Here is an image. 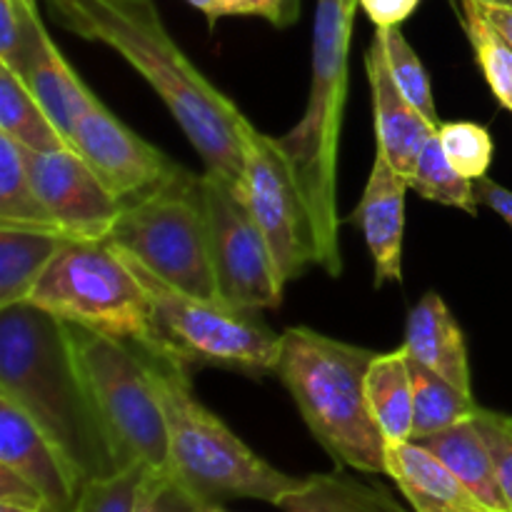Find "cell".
I'll return each mask as SVG.
<instances>
[{
    "label": "cell",
    "mask_w": 512,
    "mask_h": 512,
    "mask_svg": "<svg viewBox=\"0 0 512 512\" xmlns=\"http://www.w3.org/2000/svg\"><path fill=\"white\" fill-rule=\"evenodd\" d=\"M200 185L208 208L220 300L255 313L278 308L283 303L285 280L263 230L250 215L238 188L210 173L200 175Z\"/></svg>",
    "instance_id": "8fae6325"
},
{
    "label": "cell",
    "mask_w": 512,
    "mask_h": 512,
    "mask_svg": "<svg viewBox=\"0 0 512 512\" xmlns=\"http://www.w3.org/2000/svg\"><path fill=\"white\" fill-rule=\"evenodd\" d=\"M408 368L410 380H413V440L453 428L478 413L480 405L475 403L473 395L455 388L453 383L420 365L410 355Z\"/></svg>",
    "instance_id": "484cf974"
},
{
    "label": "cell",
    "mask_w": 512,
    "mask_h": 512,
    "mask_svg": "<svg viewBox=\"0 0 512 512\" xmlns=\"http://www.w3.org/2000/svg\"><path fill=\"white\" fill-rule=\"evenodd\" d=\"M0 395L48 435L80 488L118 473L63 320L33 303L0 310Z\"/></svg>",
    "instance_id": "7a4b0ae2"
},
{
    "label": "cell",
    "mask_w": 512,
    "mask_h": 512,
    "mask_svg": "<svg viewBox=\"0 0 512 512\" xmlns=\"http://www.w3.org/2000/svg\"><path fill=\"white\" fill-rule=\"evenodd\" d=\"M128 260L153 308L155 348L148 350L173 355L185 365L228 368L250 378L275 375L280 333H275L260 313L185 293L155 278L133 258Z\"/></svg>",
    "instance_id": "ba28073f"
},
{
    "label": "cell",
    "mask_w": 512,
    "mask_h": 512,
    "mask_svg": "<svg viewBox=\"0 0 512 512\" xmlns=\"http://www.w3.org/2000/svg\"><path fill=\"white\" fill-rule=\"evenodd\" d=\"M463 25L473 45L475 60L498 103L512 115V43L495 28L478 0H460Z\"/></svg>",
    "instance_id": "4316f807"
},
{
    "label": "cell",
    "mask_w": 512,
    "mask_h": 512,
    "mask_svg": "<svg viewBox=\"0 0 512 512\" xmlns=\"http://www.w3.org/2000/svg\"><path fill=\"white\" fill-rule=\"evenodd\" d=\"M375 35H378L380 45H383L385 63H388L393 83L398 85V90L405 95V100H408L420 115H425L435 128H440V118L438 110H435L433 85H430L428 70H425L423 60L418 58L413 45L408 43L403 30L375 28Z\"/></svg>",
    "instance_id": "f1b7e54d"
},
{
    "label": "cell",
    "mask_w": 512,
    "mask_h": 512,
    "mask_svg": "<svg viewBox=\"0 0 512 512\" xmlns=\"http://www.w3.org/2000/svg\"><path fill=\"white\" fill-rule=\"evenodd\" d=\"M108 243L163 283L220 300L200 175L188 173L160 193L123 205Z\"/></svg>",
    "instance_id": "9c48e42d"
},
{
    "label": "cell",
    "mask_w": 512,
    "mask_h": 512,
    "mask_svg": "<svg viewBox=\"0 0 512 512\" xmlns=\"http://www.w3.org/2000/svg\"><path fill=\"white\" fill-rule=\"evenodd\" d=\"M475 425H478L480 435L488 443L490 455H493L495 473H498L500 490L505 495V503L512 512V418L505 413H495V410L478 408L473 415Z\"/></svg>",
    "instance_id": "d6a6232c"
},
{
    "label": "cell",
    "mask_w": 512,
    "mask_h": 512,
    "mask_svg": "<svg viewBox=\"0 0 512 512\" xmlns=\"http://www.w3.org/2000/svg\"><path fill=\"white\" fill-rule=\"evenodd\" d=\"M250 215L263 230L285 283L318 265L313 215L295 178L293 163L278 138L250 123L245 133V168L238 188Z\"/></svg>",
    "instance_id": "30bf717a"
},
{
    "label": "cell",
    "mask_w": 512,
    "mask_h": 512,
    "mask_svg": "<svg viewBox=\"0 0 512 512\" xmlns=\"http://www.w3.org/2000/svg\"><path fill=\"white\" fill-rule=\"evenodd\" d=\"M13 73L18 75V78L28 85L30 93L40 100V105H43L45 113L50 115L55 128L63 133V138L68 140L70 148H73L75 120H78L98 98L90 93V88L80 80V75L70 68V63L63 58V53H60V48L55 45V40L50 38L45 25L38 33V38L33 40V45H30L23 63H20Z\"/></svg>",
    "instance_id": "ac0fdd59"
},
{
    "label": "cell",
    "mask_w": 512,
    "mask_h": 512,
    "mask_svg": "<svg viewBox=\"0 0 512 512\" xmlns=\"http://www.w3.org/2000/svg\"><path fill=\"white\" fill-rule=\"evenodd\" d=\"M0 135H8L33 153L70 148L40 100L5 65H0Z\"/></svg>",
    "instance_id": "cb8c5ba5"
},
{
    "label": "cell",
    "mask_w": 512,
    "mask_h": 512,
    "mask_svg": "<svg viewBox=\"0 0 512 512\" xmlns=\"http://www.w3.org/2000/svg\"><path fill=\"white\" fill-rule=\"evenodd\" d=\"M410 190L420 195L425 200H433V203L448 205V208H460L468 215L478 213V195H475V183L473 180L463 178L458 170L450 165V160L445 158L443 145H440L438 133L430 138V143L425 145L423 155H420L418 165H415L413 178L408 180Z\"/></svg>",
    "instance_id": "83f0119b"
},
{
    "label": "cell",
    "mask_w": 512,
    "mask_h": 512,
    "mask_svg": "<svg viewBox=\"0 0 512 512\" xmlns=\"http://www.w3.org/2000/svg\"><path fill=\"white\" fill-rule=\"evenodd\" d=\"M203 503L170 473L165 470H148L140 485L138 500L133 512H205Z\"/></svg>",
    "instance_id": "1f68e13d"
},
{
    "label": "cell",
    "mask_w": 512,
    "mask_h": 512,
    "mask_svg": "<svg viewBox=\"0 0 512 512\" xmlns=\"http://www.w3.org/2000/svg\"><path fill=\"white\" fill-rule=\"evenodd\" d=\"M408 180L375 153L368 185L363 190L355 223L363 230L365 245L375 265V288L403 280V240H405V193Z\"/></svg>",
    "instance_id": "2e32d148"
},
{
    "label": "cell",
    "mask_w": 512,
    "mask_h": 512,
    "mask_svg": "<svg viewBox=\"0 0 512 512\" xmlns=\"http://www.w3.org/2000/svg\"><path fill=\"white\" fill-rule=\"evenodd\" d=\"M438 140L443 145L445 158L450 160L455 170L468 180H480L488 175L493 163L495 145L488 128L468 120H455V123H440Z\"/></svg>",
    "instance_id": "f546056e"
},
{
    "label": "cell",
    "mask_w": 512,
    "mask_h": 512,
    "mask_svg": "<svg viewBox=\"0 0 512 512\" xmlns=\"http://www.w3.org/2000/svg\"><path fill=\"white\" fill-rule=\"evenodd\" d=\"M365 393L385 443L413 440V380L405 348L375 355L365 378Z\"/></svg>",
    "instance_id": "7402d4cb"
},
{
    "label": "cell",
    "mask_w": 512,
    "mask_h": 512,
    "mask_svg": "<svg viewBox=\"0 0 512 512\" xmlns=\"http://www.w3.org/2000/svg\"><path fill=\"white\" fill-rule=\"evenodd\" d=\"M250 8L253 15L270 20L273 25L280 28V20H283V0H250Z\"/></svg>",
    "instance_id": "74e56055"
},
{
    "label": "cell",
    "mask_w": 512,
    "mask_h": 512,
    "mask_svg": "<svg viewBox=\"0 0 512 512\" xmlns=\"http://www.w3.org/2000/svg\"><path fill=\"white\" fill-rule=\"evenodd\" d=\"M0 512H55L50 505L38 503V505H28V503H0Z\"/></svg>",
    "instance_id": "ab89813d"
},
{
    "label": "cell",
    "mask_w": 512,
    "mask_h": 512,
    "mask_svg": "<svg viewBox=\"0 0 512 512\" xmlns=\"http://www.w3.org/2000/svg\"><path fill=\"white\" fill-rule=\"evenodd\" d=\"M0 465L33 485L55 512L73 510L83 490L48 435L5 395H0Z\"/></svg>",
    "instance_id": "5bb4252c"
},
{
    "label": "cell",
    "mask_w": 512,
    "mask_h": 512,
    "mask_svg": "<svg viewBox=\"0 0 512 512\" xmlns=\"http://www.w3.org/2000/svg\"><path fill=\"white\" fill-rule=\"evenodd\" d=\"M365 73L373 93L370 98H373L378 155H383L405 180H410L425 145L438 133V128L425 115H420L393 83L378 35H373V43L365 53Z\"/></svg>",
    "instance_id": "9a60e30c"
},
{
    "label": "cell",
    "mask_w": 512,
    "mask_h": 512,
    "mask_svg": "<svg viewBox=\"0 0 512 512\" xmlns=\"http://www.w3.org/2000/svg\"><path fill=\"white\" fill-rule=\"evenodd\" d=\"M283 512H408L378 485L345 473H318L300 480L278 503Z\"/></svg>",
    "instance_id": "603a6c76"
},
{
    "label": "cell",
    "mask_w": 512,
    "mask_h": 512,
    "mask_svg": "<svg viewBox=\"0 0 512 512\" xmlns=\"http://www.w3.org/2000/svg\"><path fill=\"white\" fill-rule=\"evenodd\" d=\"M205 512H228V510H223V505H220V508H210V510H205Z\"/></svg>",
    "instance_id": "b9f144b4"
},
{
    "label": "cell",
    "mask_w": 512,
    "mask_h": 512,
    "mask_svg": "<svg viewBox=\"0 0 512 512\" xmlns=\"http://www.w3.org/2000/svg\"><path fill=\"white\" fill-rule=\"evenodd\" d=\"M25 160L40 200L65 238L108 240L123 213V203L105 188L78 150H25Z\"/></svg>",
    "instance_id": "4fadbf2b"
},
{
    "label": "cell",
    "mask_w": 512,
    "mask_h": 512,
    "mask_svg": "<svg viewBox=\"0 0 512 512\" xmlns=\"http://www.w3.org/2000/svg\"><path fill=\"white\" fill-rule=\"evenodd\" d=\"M483 5V3H480ZM485 15L495 23V28L512 43V5H483Z\"/></svg>",
    "instance_id": "8d00e7d4"
},
{
    "label": "cell",
    "mask_w": 512,
    "mask_h": 512,
    "mask_svg": "<svg viewBox=\"0 0 512 512\" xmlns=\"http://www.w3.org/2000/svg\"><path fill=\"white\" fill-rule=\"evenodd\" d=\"M63 325L118 470L135 463L168 468V420L138 345L85 325Z\"/></svg>",
    "instance_id": "8992f818"
},
{
    "label": "cell",
    "mask_w": 512,
    "mask_h": 512,
    "mask_svg": "<svg viewBox=\"0 0 512 512\" xmlns=\"http://www.w3.org/2000/svg\"><path fill=\"white\" fill-rule=\"evenodd\" d=\"M65 240L48 230L0 225V310L28 303Z\"/></svg>",
    "instance_id": "44dd1931"
},
{
    "label": "cell",
    "mask_w": 512,
    "mask_h": 512,
    "mask_svg": "<svg viewBox=\"0 0 512 512\" xmlns=\"http://www.w3.org/2000/svg\"><path fill=\"white\" fill-rule=\"evenodd\" d=\"M140 355L168 420V470L205 508H220L240 498L263 500L278 508L280 500L298 488L303 478L273 468L195 398L190 365L158 350L140 348Z\"/></svg>",
    "instance_id": "277c9868"
},
{
    "label": "cell",
    "mask_w": 512,
    "mask_h": 512,
    "mask_svg": "<svg viewBox=\"0 0 512 512\" xmlns=\"http://www.w3.org/2000/svg\"><path fill=\"white\" fill-rule=\"evenodd\" d=\"M73 148L123 205L160 193L190 173L115 118L100 100L75 120Z\"/></svg>",
    "instance_id": "7c38bea8"
},
{
    "label": "cell",
    "mask_w": 512,
    "mask_h": 512,
    "mask_svg": "<svg viewBox=\"0 0 512 512\" xmlns=\"http://www.w3.org/2000/svg\"><path fill=\"white\" fill-rule=\"evenodd\" d=\"M375 28H400L418 10L420 0H358Z\"/></svg>",
    "instance_id": "836d02e7"
},
{
    "label": "cell",
    "mask_w": 512,
    "mask_h": 512,
    "mask_svg": "<svg viewBox=\"0 0 512 512\" xmlns=\"http://www.w3.org/2000/svg\"><path fill=\"white\" fill-rule=\"evenodd\" d=\"M375 355L300 325L280 333L275 378L285 385L300 418L335 463L358 473L388 475V443L365 393Z\"/></svg>",
    "instance_id": "3957f363"
},
{
    "label": "cell",
    "mask_w": 512,
    "mask_h": 512,
    "mask_svg": "<svg viewBox=\"0 0 512 512\" xmlns=\"http://www.w3.org/2000/svg\"><path fill=\"white\" fill-rule=\"evenodd\" d=\"M415 443H420L435 458L443 460L453 470L455 478L490 512H510L503 490H500L493 455H490L488 443L480 435L473 418L448 430H440L435 435H428V438L415 440Z\"/></svg>",
    "instance_id": "ffe728a7"
},
{
    "label": "cell",
    "mask_w": 512,
    "mask_h": 512,
    "mask_svg": "<svg viewBox=\"0 0 512 512\" xmlns=\"http://www.w3.org/2000/svg\"><path fill=\"white\" fill-rule=\"evenodd\" d=\"M28 303L63 323L155 348L148 293L130 260L108 240H65Z\"/></svg>",
    "instance_id": "52a82bcc"
},
{
    "label": "cell",
    "mask_w": 512,
    "mask_h": 512,
    "mask_svg": "<svg viewBox=\"0 0 512 512\" xmlns=\"http://www.w3.org/2000/svg\"><path fill=\"white\" fill-rule=\"evenodd\" d=\"M388 475L415 512H490L453 470L415 440L385 445Z\"/></svg>",
    "instance_id": "e0dca14e"
},
{
    "label": "cell",
    "mask_w": 512,
    "mask_h": 512,
    "mask_svg": "<svg viewBox=\"0 0 512 512\" xmlns=\"http://www.w3.org/2000/svg\"><path fill=\"white\" fill-rule=\"evenodd\" d=\"M148 465L135 463L108 478H98L80 490L70 512H133Z\"/></svg>",
    "instance_id": "4dcf8cb0"
},
{
    "label": "cell",
    "mask_w": 512,
    "mask_h": 512,
    "mask_svg": "<svg viewBox=\"0 0 512 512\" xmlns=\"http://www.w3.org/2000/svg\"><path fill=\"white\" fill-rule=\"evenodd\" d=\"M300 5H303V0H283V20H280V28H288V25H293L300 18Z\"/></svg>",
    "instance_id": "f35d334b"
},
{
    "label": "cell",
    "mask_w": 512,
    "mask_h": 512,
    "mask_svg": "<svg viewBox=\"0 0 512 512\" xmlns=\"http://www.w3.org/2000/svg\"><path fill=\"white\" fill-rule=\"evenodd\" d=\"M483 5H512V0H478Z\"/></svg>",
    "instance_id": "60d3db41"
},
{
    "label": "cell",
    "mask_w": 512,
    "mask_h": 512,
    "mask_svg": "<svg viewBox=\"0 0 512 512\" xmlns=\"http://www.w3.org/2000/svg\"><path fill=\"white\" fill-rule=\"evenodd\" d=\"M188 3L195 5L200 13H205L210 28L228 15H253L250 0H188Z\"/></svg>",
    "instance_id": "d590c367"
},
{
    "label": "cell",
    "mask_w": 512,
    "mask_h": 512,
    "mask_svg": "<svg viewBox=\"0 0 512 512\" xmlns=\"http://www.w3.org/2000/svg\"><path fill=\"white\" fill-rule=\"evenodd\" d=\"M475 195H478L480 203L488 205L490 210H495V213L512 228V190L503 188V185L495 183V180H490L488 175H485V178L475 180Z\"/></svg>",
    "instance_id": "e575fe53"
},
{
    "label": "cell",
    "mask_w": 512,
    "mask_h": 512,
    "mask_svg": "<svg viewBox=\"0 0 512 512\" xmlns=\"http://www.w3.org/2000/svg\"><path fill=\"white\" fill-rule=\"evenodd\" d=\"M403 348L420 365L473 395L465 335L438 293H428L410 310Z\"/></svg>",
    "instance_id": "d6986e66"
},
{
    "label": "cell",
    "mask_w": 512,
    "mask_h": 512,
    "mask_svg": "<svg viewBox=\"0 0 512 512\" xmlns=\"http://www.w3.org/2000/svg\"><path fill=\"white\" fill-rule=\"evenodd\" d=\"M0 225L65 235L35 190L25 148L8 135H0Z\"/></svg>",
    "instance_id": "d4e9b609"
},
{
    "label": "cell",
    "mask_w": 512,
    "mask_h": 512,
    "mask_svg": "<svg viewBox=\"0 0 512 512\" xmlns=\"http://www.w3.org/2000/svg\"><path fill=\"white\" fill-rule=\"evenodd\" d=\"M55 23L123 55L183 128L205 173L240 188L250 120L178 48L153 0H45Z\"/></svg>",
    "instance_id": "6da1fadb"
},
{
    "label": "cell",
    "mask_w": 512,
    "mask_h": 512,
    "mask_svg": "<svg viewBox=\"0 0 512 512\" xmlns=\"http://www.w3.org/2000/svg\"><path fill=\"white\" fill-rule=\"evenodd\" d=\"M358 0H318L313 25L310 93L300 123L280 145L293 163L295 178L313 215L318 265L338 278L343 273L338 215V153L348 93L350 35Z\"/></svg>",
    "instance_id": "5b68a950"
}]
</instances>
